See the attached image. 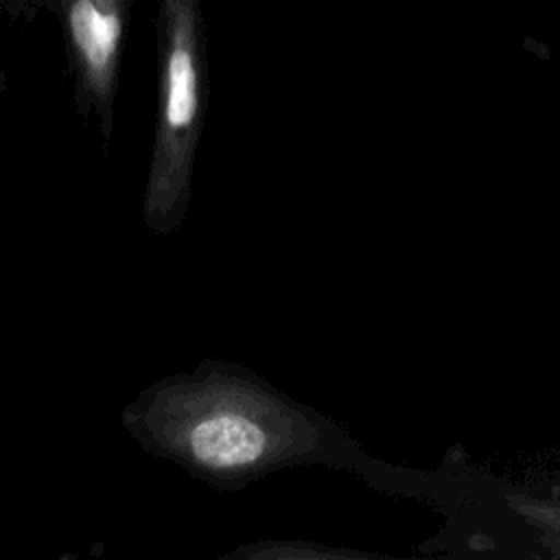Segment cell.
I'll return each mask as SVG.
<instances>
[{
    "label": "cell",
    "mask_w": 560,
    "mask_h": 560,
    "mask_svg": "<svg viewBox=\"0 0 560 560\" xmlns=\"http://www.w3.org/2000/svg\"><path fill=\"white\" fill-rule=\"evenodd\" d=\"M125 418L149 448L219 486L313 459L324 442L313 416L228 370L164 381Z\"/></svg>",
    "instance_id": "6da1fadb"
},
{
    "label": "cell",
    "mask_w": 560,
    "mask_h": 560,
    "mask_svg": "<svg viewBox=\"0 0 560 560\" xmlns=\"http://www.w3.org/2000/svg\"><path fill=\"white\" fill-rule=\"evenodd\" d=\"M83 109H96L109 133L129 0H59Z\"/></svg>",
    "instance_id": "3957f363"
},
{
    "label": "cell",
    "mask_w": 560,
    "mask_h": 560,
    "mask_svg": "<svg viewBox=\"0 0 560 560\" xmlns=\"http://www.w3.org/2000/svg\"><path fill=\"white\" fill-rule=\"evenodd\" d=\"M160 98L144 195V221L175 230L188 208L203 116V35L199 0H160Z\"/></svg>",
    "instance_id": "7a4b0ae2"
}]
</instances>
